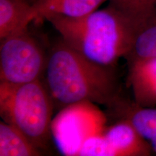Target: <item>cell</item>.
<instances>
[{
  "label": "cell",
  "mask_w": 156,
  "mask_h": 156,
  "mask_svg": "<svg viewBox=\"0 0 156 156\" xmlns=\"http://www.w3.org/2000/svg\"><path fill=\"white\" fill-rule=\"evenodd\" d=\"M45 73V85L60 109L81 102L112 107L120 97L113 67L91 61L62 38L51 51Z\"/></svg>",
  "instance_id": "1"
},
{
  "label": "cell",
  "mask_w": 156,
  "mask_h": 156,
  "mask_svg": "<svg viewBox=\"0 0 156 156\" xmlns=\"http://www.w3.org/2000/svg\"><path fill=\"white\" fill-rule=\"evenodd\" d=\"M69 46L91 61L114 67L128 55L139 28L110 6L80 17H44Z\"/></svg>",
  "instance_id": "2"
},
{
  "label": "cell",
  "mask_w": 156,
  "mask_h": 156,
  "mask_svg": "<svg viewBox=\"0 0 156 156\" xmlns=\"http://www.w3.org/2000/svg\"><path fill=\"white\" fill-rule=\"evenodd\" d=\"M54 104L41 80L21 85L0 83V114L44 152L52 138Z\"/></svg>",
  "instance_id": "3"
},
{
  "label": "cell",
  "mask_w": 156,
  "mask_h": 156,
  "mask_svg": "<svg viewBox=\"0 0 156 156\" xmlns=\"http://www.w3.org/2000/svg\"><path fill=\"white\" fill-rule=\"evenodd\" d=\"M28 29L0 40V83L21 85L41 80L47 64Z\"/></svg>",
  "instance_id": "4"
},
{
  "label": "cell",
  "mask_w": 156,
  "mask_h": 156,
  "mask_svg": "<svg viewBox=\"0 0 156 156\" xmlns=\"http://www.w3.org/2000/svg\"><path fill=\"white\" fill-rule=\"evenodd\" d=\"M106 118L95 103L81 102L60 109L51 123V134L60 153L77 156L85 140L105 129Z\"/></svg>",
  "instance_id": "5"
},
{
  "label": "cell",
  "mask_w": 156,
  "mask_h": 156,
  "mask_svg": "<svg viewBox=\"0 0 156 156\" xmlns=\"http://www.w3.org/2000/svg\"><path fill=\"white\" fill-rule=\"evenodd\" d=\"M128 85L133 101L142 107L156 106V56L128 62Z\"/></svg>",
  "instance_id": "6"
},
{
  "label": "cell",
  "mask_w": 156,
  "mask_h": 156,
  "mask_svg": "<svg viewBox=\"0 0 156 156\" xmlns=\"http://www.w3.org/2000/svg\"><path fill=\"white\" fill-rule=\"evenodd\" d=\"M104 136L114 156H148L153 154L151 145L125 119L106 127Z\"/></svg>",
  "instance_id": "7"
},
{
  "label": "cell",
  "mask_w": 156,
  "mask_h": 156,
  "mask_svg": "<svg viewBox=\"0 0 156 156\" xmlns=\"http://www.w3.org/2000/svg\"><path fill=\"white\" fill-rule=\"evenodd\" d=\"M37 17L30 0H0V40L28 30Z\"/></svg>",
  "instance_id": "8"
},
{
  "label": "cell",
  "mask_w": 156,
  "mask_h": 156,
  "mask_svg": "<svg viewBox=\"0 0 156 156\" xmlns=\"http://www.w3.org/2000/svg\"><path fill=\"white\" fill-rule=\"evenodd\" d=\"M114 107L120 118L128 120L142 137L151 145L153 153L156 154V108L142 107L119 97Z\"/></svg>",
  "instance_id": "9"
},
{
  "label": "cell",
  "mask_w": 156,
  "mask_h": 156,
  "mask_svg": "<svg viewBox=\"0 0 156 156\" xmlns=\"http://www.w3.org/2000/svg\"><path fill=\"white\" fill-rule=\"evenodd\" d=\"M108 0H34L37 12V20H44L49 15H59L68 17L85 16L96 10Z\"/></svg>",
  "instance_id": "10"
},
{
  "label": "cell",
  "mask_w": 156,
  "mask_h": 156,
  "mask_svg": "<svg viewBox=\"0 0 156 156\" xmlns=\"http://www.w3.org/2000/svg\"><path fill=\"white\" fill-rule=\"evenodd\" d=\"M44 152L35 146L18 129L0 122V156H39Z\"/></svg>",
  "instance_id": "11"
},
{
  "label": "cell",
  "mask_w": 156,
  "mask_h": 156,
  "mask_svg": "<svg viewBox=\"0 0 156 156\" xmlns=\"http://www.w3.org/2000/svg\"><path fill=\"white\" fill-rule=\"evenodd\" d=\"M108 6L129 20L139 30L156 19V0H108Z\"/></svg>",
  "instance_id": "12"
},
{
  "label": "cell",
  "mask_w": 156,
  "mask_h": 156,
  "mask_svg": "<svg viewBox=\"0 0 156 156\" xmlns=\"http://www.w3.org/2000/svg\"><path fill=\"white\" fill-rule=\"evenodd\" d=\"M153 56H156V19L140 29L126 58L129 62Z\"/></svg>",
  "instance_id": "13"
},
{
  "label": "cell",
  "mask_w": 156,
  "mask_h": 156,
  "mask_svg": "<svg viewBox=\"0 0 156 156\" xmlns=\"http://www.w3.org/2000/svg\"><path fill=\"white\" fill-rule=\"evenodd\" d=\"M77 156H114L112 148L104 136V130L85 140Z\"/></svg>",
  "instance_id": "14"
},
{
  "label": "cell",
  "mask_w": 156,
  "mask_h": 156,
  "mask_svg": "<svg viewBox=\"0 0 156 156\" xmlns=\"http://www.w3.org/2000/svg\"><path fill=\"white\" fill-rule=\"evenodd\" d=\"M30 1L31 2H34V0H30Z\"/></svg>",
  "instance_id": "15"
}]
</instances>
